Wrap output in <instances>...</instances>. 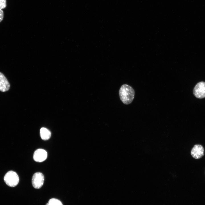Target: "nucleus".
Returning <instances> with one entry per match:
<instances>
[{
    "label": "nucleus",
    "instance_id": "5",
    "mask_svg": "<svg viewBox=\"0 0 205 205\" xmlns=\"http://www.w3.org/2000/svg\"><path fill=\"white\" fill-rule=\"evenodd\" d=\"M191 154L192 157L195 159L202 158L204 155L203 147L200 144L195 145L191 149Z\"/></svg>",
    "mask_w": 205,
    "mask_h": 205
},
{
    "label": "nucleus",
    "instance_id": "9",
    "mask_svg": "<svg viewBox=\"0 0 205 205\" xmlns=\"http://www.w3.org/2000/svg\"><path fill=\"white\" fill-rule=\"evenodd\" d=\"M46 205H63L62 202L58 199L55 198L50 199Z\"/></svg>",
    "mask_w": 205,
    "mask_h": 205
},
{
    "label": "nucleus",
    "instance_id": "4",
    "mask_svg": "<svg viewBox=\"0 0 205 205\" xmlns=\"http://www.w3.org/2000/svg\"><path fill=\"white\" fill-rule=\"evenodd\" d=\"M44 181L43 175L40 172H37L33 175L32 183L33 187L36 189H39L42 186Z\"/></svg>",
    "mask_w": 205,
    "mask_h": 205
},
{
    "label": "nucleus",
    "instance_id": "6",
    "mask_svg": "<svg viewBox=\"0 0 205 205\" xmlns=\"http://www.w3.org/2000/svg\"><path fill=\"white\" fill-rule=\"evenodd\" d=\"M47 157V152L44 150L39 149L34 152L33 158L34 160L37 162H42L45 160Z\"/></svg>",
    "mask_w": 205,
    "mask_h": 205
},
{
    "label": "nucleus",
    "instance_id": "10",
    "mask_svg": "<svg viewBox=\"0 0 205 205\" xmlns=\"http://www.w3.org/2000/svg\"><path fill=\"white\" fill-rule=\"evenodd\" d=\"M7 6L6 0H0V9H5Z\"/></svg>",
    "mask_w": 205,
    "mask_h": 205
},
{
    "label": "nucleus",
    "instance_id": "2",
    "mask_svg": "<svg viewBox=\"0 0 205 205\" xmlns=\"http://www.w3.org/2000/svg\"><path fill=\"white\" fill-rule=\"evenodd\" d=\"M4 180L7 185L12 187L17 186L19 181L18 175L15 172L11 171H8L6 174Z\"/></svg>",
    "mask_w": 205,
    "mask_h": 205
},
{
    "label": "nucleus",
    "instance_id": "8",
    "mask_svg": "<svg viewBox=\"0 0 205 205\" xmlns=\"http://www.w3.org/2000/svg\"><path fill=\"white\" fill-rule=\"evenodd\" d=\"M40 134L42 139L44 140H48L51 136L50 132L48 130L44 128H42L40 129Z\"/></svg>",
    "mask_w": 205,
    "mask_h": 205
},
{
    "label": "nucleus",
    "instance_id": "3",
    "mask_svg": "<svg viewBox=\"0 0 205 205\" xmlns=\"http://www.w3.org/2000/svg\"><path fill=\"white\" fill-rule=\"evenodd\" d=\"M193 93L197 98L202 99L205 97V82L201 81L198 83L193 90Z\"/></svg>",
    "mask_w": 205,
    "mask_h": 205
},
{
    "label": "nucleus",
    "instance_id": "7",
    "mask_svg": "<svg viewBox=\"0 0 205 205\" xmlns=\"http://www.w3.org/2000/svg\"><path fill=\"white\" fill-rule=\"evenodd\" d=\"M10 85L4 75L0 72V91L5 92L10 89Z\"/></svg>",
    "mask_w": 205,
    "mask_h": 205
},
{
    "label": "nucleus",
    "instance_id": "11",
    "mask_svg": "<svg viewBox=\"0 0 205 205\" xmlns=\"http://www.w3.org/2000/svg\"><path fill=\"white\" fill-rule=\"evenodd\" d=\"M4 17V13L3 10L0 9V22L2 20Z\"/></svg>",
    "mask_w": 205,
    "mask_h": 205
},
{
    "label": "nucleus",
    "instance_id": "1",
    "mask_svg": "<svg viewBox=\"0 0 205 205\" xmlns=\"http://www.w3.org/2000/svg\"><path fill=\"white\" fill-rule=\"evenodd\" d=\"M121 101L125 104H130L133 101L135 95L134 89L131 86L124 84L121 87L119 91Z\"/></svg>",
    "mask_w": 205,
    "mask_h": 205
}]
</instances>
